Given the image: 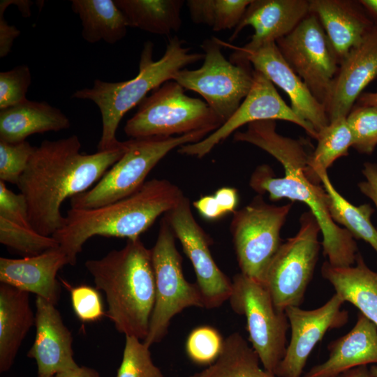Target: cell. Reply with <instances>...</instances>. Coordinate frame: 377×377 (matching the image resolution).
<instances>
[{"instance_id": "cb8c5ba5", "label": "cell", "mask_w": 377, "mask_h": 377, "mask_svg": "<svg viewBox=\"0 0 377 377\" xmlns=\"http://www.w3.org/2000/svg\"><path fill=\"white\" fill-rule=\"evenodd\" d=\"M35 316L29 304V293L0 284V372L13 366L22 342Z\"/></svg>"}, {"instance_id": "e575fe53", "label": "cell", "mask_w": 377, "mask_h": 377, "mask_svg": "<svg viewBox=\"0 0 377 377\" xmlns=\"http://www.w3.org/2000/svg\"><path fill=\"white\" fill-rule=\"evenodd\" d=\"M346 121L352 134V147L361 154H371L377 146V108L353 106Z\"/></svg>"}, {"instance_id": "5b68a950", "label": "cell", "mask_w": 377, "mask_h": 377, "mask_svg": "<svg viewBox=\"0 0 377 377\" xmlns=\"http://www.w3.org/2000/svg\"><path fill=\"white\" fill-rule=\"evenodd\" d=\"M154 44L145 43L139 62V71L133 78L121 82L94 81L93 87L75 91L72 98L89 100L99 108L102 118V133L98 151L119 147L116 133L124 114L139 105L150 91L173 80L186 66L204 59V54L192 52L185 42L177 36L170 38L163 55L153 59Z\"/></svg>"}, {"instance_id": "2e32d148", "label": "cell", "mask_w": 377, "mask_h": 377, "mask_svg": "<svg viewBox=\"0 0 377 377\" xmlns=\"http://www.w3.org/2000/svg\"><path fill=\"white\" fill-rule=\"evenodd\" d=\"M344 302L335 293L323 305L314 309L305 310L300 306L286 309L291 336L276 376H302L309 355L326 332L347 323L348 313L341 309Z\"/></svg>"}, {"instance_id": "ab89813d", "label": "cell", "mask_w": 377, "mask_h": 377, "mask_svg": "<svg viewBox=\"0 0 377 377\" xmlns=\"http://www.w3.org/2000/svg\"><path fill=\"white\" fill-rule=\"evenodd\" d=\"M0 217L18 225L31 228L24 196L21 193H13L2 181H0Z\"/></svg>"}, {"instance_id": "1f68e13d", "label": "cell", "mask_w": 377, "mask_h": 377, "mask_svg": "<svg viewBox=\"0 0 377 377\" xmlns=\"http://www.w3.org/2000/svg\"><path fill=\"white\" fill-rule=\"evenodd\" d=\"M252 0H188L193 22L208 26L214 31L237 26Z\"/></svg>"}, {"instance_id": "8d00e7d4", "label": "cell", "mask_w": 377, "mask_h": 377, "mask_svg": "<svg viewBox=\"0 0 377 377\" xmlns=\"http://www.w3.org/2000/svg\"><path fill=\"white\" fill-rule=\"evenodd\" d=\"M35 149L26 140L15 143L0 140V181L17 185Z\"/></svg>"}, {"instance_id": "d6986e66", "label": "cell", "mask_w": 377, "mask_h": 377, "mask_svg": "<svg viewBox=\"0 0 377 377\" xmlns=\"http://www.w3.org/2000/svg\"><path fill=\"white\" fill-rule=\"evenodd\" d=\"M377 77V22L341 62L325 109L331 121L346 117L364 89Z\"/></svg>"}, {"instance_id": "f546056e", "label": "cell", "mask_w": 377, "mask_h": 377, "mask_svg": "<svg viewBox=\"0 0 377 377\" xmlns=\"http://www.w3.org/2000/svg\"><path fill=\"white\" fill-rule=\"evenodd\" d=\"M318 178L328 197V209L333 221L342 225L354 239H362L377 253V229L371 222L374 209L369 204L355 206L348 201L333 186L327 172Z\"/></svg>"}, {"instance_id": "484cf974", "label": "cell", "mask_w": 377, "mask_h": 377, "mask_svg": "<svg viewBox=\"0 0 377 377\" xmlns=\"http://www.w3.org/2000/svg\"><path fill=\"white\" fill-rule=\"evenodd\" d=\"M321 274L344 302L352 304L377 326V272L367 265L360 253L350 267H334L325 261Z\"/></svg>"}, {"instance_id": "7dc6e473", "label": "cell", "mask_w": 377, "mask_h": 377, "mask_svg": "<svg viewBox=\"0 0 377 377\" xmlns=\"http://www.w3.org/2000/svg\"><path fill=\"white\" fill-rule=\"evenodd\" d=\"M358 105L374 106L377 108V91L362 93L357 99Z\"/></svg>"}, {"instance_id": "681fc988", "label": "cell", "mask_w": 377, "mask_h": 377, "mask_svg": "<svg viewBox=\"0 0 377 377\" xmlns=\"http://www.w3.org/2000/svg\"><path fill=\"white\" fill-rule=\"evenodd\" d=\"M10 4H15L19 8L24 17H29L31 15V6L33 2L27 0L10 1Z\"/></svg>"}, {"instance_id": "f35d334b", "label": "cell", "mask_w": 377, "mask_h": 377, "mask_svg": "<svg viewBox=\"0 0 377 377\" xmlns=\"http://www.w3.org/2000/svg\"><path fill=\"white\" fill-rule=\"evenodd\" d=\"M71 300L76 316L82 322H94L105 315L102 300L96 288L81 285L70 288Z\"/></svg>"}, {"instance_id": "7a4b0ae2", "label": "cell", "mask_w": 377, "mask_h": 377, "mask_svg": "<svg viewBox=\"0 0 377 377\" xmlns=\"http://www.w3.org/2000/svg\"><path fill=\"white\" fill-rule=\"evenodd\" d=\"M80 149L76 135L43 140L17 184L27 200L31 228L43 235L52 237L63 226V202L97 183L123 156L126 145L124 141L117 148L94 154L81 153Z\"/></svg>"}, {"instance_id": "d4e9b609", "label": "cell", "mask_w": 377, "mask_h": 377, "mask_svg": "<svg viewBox=\"0 0 377 377\" xmlns=\"http://www.w3.org/2000/svg\"><path fill=\"white\" fill-rule=\"evenodd\" d=\"M71 127V121L48 103L27 99L0 110V140L20 142L31 135L57 132Z\"/></svg>"}, {"instance_id": "836d02e7", "label": "cell", "mask_w": 377, "mask_h": 377, "mask_svg": "<svg viewBox=\"0 0 377 377\" xmlns=\"http://www.w3.org/2000/svg\"><path fill=\"white\" fill-rule=\"evenodd\" d=\"M117 377H163L152 361L149 346L134 336H125V346Z\"/></svg>"}, {"instance_id": "30bf717a", "label": "cell", "mask_w": 377, "mask_h": 377, "mask_svg": "<svg viewBox=\"0 0 377 377\" xmlns=\"http://www.w3.org/2000/svg\"><path fill=\"white\" fill-rule=\"evenodd\" d=\"M223 43L216 38L205 40L202 65L181 70L174 81L184 89L199 94L225 123L237 110L253 84L254 69L249 62L232 63L222 52Z\"/></svg>"}, {"instance_id": "7c38bea8", "label": "cell", "mask_w": 377, "mask_h": 377, "mask_svg": "<svg viewBox=\"0 0 377 377\" xmlns=\"http://www.w3.org/2000/svg\"><path fill=\"white\" fill-rule=\"evenodd\" d=\"M292 205L267 204L258 195L233 212L230 229L242 274L263 283L266 269L282 244L280 232Z\"/></svg>"}, {"instance_id": "4fadbf2b", "label": "cell", "mask_w": 377, "mask_h": 377, "mask_svg": "<svg viewBox=\"0 0 377 377\" xmlns=\"http://www.w3.org/2000/svg\"><path fill=\"white\" fill-rule=\"evenodd\" d=\"M276 44L288 66L325 108L339 63L317 17L309 13Z\"/></svg>"}, {"instance_id": "8fae6325", "label": "cell", "mask_w": 377, "mask_h": 377, "mask_svg": "<svg viewBox=\"0 0 377 377\" xmlns=\"http://www.w3.org/2000/svg\"><path fill=\"white\" fill-rule=\"evenodd\" d=\"M232 283L230 306L246 318L251 347L263 367L275 375L288 345L290 325L286 313L276 308L263 283L240 272L234 276Z\"/></svg>"}, {"instance_id": "f1b7e54d", "label": "cell", "mask_w": 377, "mask_h": 377, "mask_svg": "<svg viewBox=\"0 0 377 377\" xmlns=\"http://www.w3.org/2000/svg\"><path fill=\"white\" fill-rule=\"evenodd\" d=\"M260 359L239 332L224 339L218 358L206 369L189 377H276L260 365Z\"/></svg>"}, {"instance_id": "83f0119b", "label": "cell", "mask_w": 377, "mask_h": 377, "mask_svg": "<svg viewBox=\"0 0 377 377\" xmlns=\"http://www.w3.org/2000/svg\"><path fill=\"white\" fill-rule=\"evenodd\" d=\"M128 27L168 36L182 26L183 0H114Z\"/></svg>"}, {"instance_id": "9c48e42d", "label": "cell", "mask_w": 377, "mask_h": 377, "mask_svg": "<svg viewBox=\"0 0 377 377\" xmlns=\"http://www.w3.org/2000/svg\"><path fill=\"white\" fill-rule=\"evenodd\" d=\"M320 232L313 214L309 210L304 212L297 233L281 244L268 265L263 283L278 310L302 304L318 259Z\"/></svg>"}, {"instance_id": "5bb4252c", "label": "cell", "mask_w": 377, "mask_h": 377, "mask_svg": "<svg viewBox=\"0 0 377 377\" xmlns=\"http://www.w3.org/2000/svg\"><path fill=\"white\" fill-rule=\"evenodd\" d=\"M253 84L234 114L218 129L204 139L179 147L180 154L202 158L239 128L260 120H283L302 127L312 138H317L314 128L300 118L277 92L274 84L260 72L254 70Z\"/></svg>"}, {"instance_id": "4316f807", "label": "cell", "mask_w": 377, "mask_h": 377, "mask_svg": "<svg viewBox=\"0 0 377 377\" xmlns=\"http://www.w3.org/2000/svg\"><path fill=\"white\" fill-rule=\"evenodd\" d=\"M71 8L82 23V38L89 43L114 44L124 38L126 19L112 0H72Z\"/></svg>"}, {"instance_id": "60d3db41", "label": "cell", "mask_w": 377, "mask_h": 377, "mask_svg": "<svg viewBox=\"0 0 377 377\" xmlns=\"http://www.w3.org/2000/svg\"><path fill=\"white\" fill-rule=\"evenodd\" d=\"M8 6L4 0L0 1L1 58L5 57L10 53L15 39L20 35V31L15 25H10L4 18V12Z\"/></svg>"}, {"instance_id": "f6af8a7d", "label": "cell", "mask_w": 377, "mask_h": 377, "mask_svg": "<svg viewBox=\"0 0 377 377\" xmlns=\"http://www.w3.org/2000/svg\"><path fill=\"white\" fill-rule=\"evenodd\" d=\"M54 377H100L97 371L87 367L77 368L58 373Z\"/></svg>"}, {"instance_id": "277c9868", "label": "cell", "mask_w": 377, "mask_h": 377, "mask_svg": "<svg viewBox=\"0 0 377 377\" xmlns=\"http://www.w3.org/2000/svg\"><path fill=\"white\" fill-rule=\"evenodd\" d=\"M85 267L97 290L106 298V316L116 330L144 341L155 302L151 251L139 239H127L100 259L88 260Z\"/></svg>"}, {"instance_id": "ee69618b", "label": "cell", "mask_w": 377, "mask_h": 377, "mask_svg": "<svg viewBox=\"0 0 377 377\" xmlns=\"http://www.w3.org/2000/svg\"><path fill=\"white\" fill-rule=\"evenodd\" d=\"M214 196L225 214L235 211L239 200L237 189L221 187L214 193Z\"/></svg>"}, {"instance_id": "d6a6232c", "label": "cell", "mask_w": 377, "mask_h": 377, "mask_svg": "<svg viewBox=\"0 0 377 377\" xmlns=\"http://www.w3.org/2000/svg\"><path fill=\"white\" fill-rule=\"evenodd\" d=\"M0 242L27 256H34L57 248L53 237L45 236L32 228L24 227L0 217Z\"/></svg>"}, {"instance_id": "7bdbcfd3", "label": "cell", "mask_w": 377, "mask_h": 377, "mask_svg": "<svg viewBox=\"0 0 377 377\" xmlns=\"http://www.w3.org/2000/svg\"><path fill=\"white\" fill-rule=\"evenodd\" d=\"M193 206L204 218L209 220H215L225 215L214 195L200 198L193 202Z\"/></svg>"}, {"instance_id": "b9f144b4", "label": "cell", "mask_w": 377, "mask_h": 377, "mask_svg": "<svg viewBox=\"0 0 377 377\" xmlns=\"http://www.w3.org/2000/svg\"><path fill=\"white\" fill-rule=\"evenodd\" d=\"M362 174L365 180L359 183V188L362 194L374 202L377 209V164L370 162L365 163Z\"/></svg>"}, {"instance_id": "bcb514c9", "label": "cell", "mask_w": 377, "mask_h": 377, "mask_svg": "<svg viewBox=\"0 0 377 377\" xmlns=\"http://www.w3.org/2000/svg\"><path fill=\"white\" fill-rule=\"evenodd\" d=\"M336 377H373V376L367 365H362L343 371Z\"/></svg>"}, {"instance_id": "f907efd6", "label": "cell", "mask_w": 377, "mask_h": 377, "mask_svg": "<svg viewBox=\"0 0 377 377\" xmlns=\"http://www.w3.org/2000/svg\"><path fill=\"white\" fill-rule=\"evenodd\" d=\"M373 377H377V365H372L370 368Z\"/></svg>"}, {"instance_id": "8992f818", "label": "cell", "mask_w": 377, "mask_h": 377, "mask_svg": "<svg viewBox=\"0 0 377 377\" xmlns=\"http://www.w3.org/2000/svg\"><path fill=\"white\" fill-rule=\"evenodd\" d=\"M212 132L200 130L172 137L131 138L123 156L89 190L71 198V208H97L125 198L138 191L151 170L170 151L195 143Z\"/></svg>"}, {"instance_id": "6da1fadb", "label": "cell", "mask_w": 377, "mask_h": 377, "mask_svg": "<svg viewBox=\"0 0 377 377\" xmlns=\"http://www.w3.org/2000/svg\"><path fill=\"white\" fill-rule=\"evenodd\" d=\"M276 126L274 120L256 121L247 124L244 131L234 133L235 141L247 142L265 151L284 170V176L277 177L269 165H258L251 176V188L258 195L267 193L273 201L286 198L304 203L320 226L321 245L327 261L337 267L354 265L358 253L354 237L333 221L325 188L311 182L306 175L311 153L310 141L283 136L276 132Z\"/></svg>"}, {"instance_id": "603a6c76", "label": "cell", "mask_w": 377, "mask_h": 377, "mask_svg": "<svg viewBox=\"0 0 377 377\" xmlns=\"http://www.w3.org/2000/svg\"><path fill=\"white\" fill-rule=\"evenodd\" d=\"M328 358L303 377H336L352 368L377 364V326L361 313L353 327L327 346Z\"/></svg>"}, {"instance_id": "d590c367", "label": "cell", "mask_w": 377, "mask_h": 377, "mask_svg": "<svg viewBox=\"0 0 377 377\" xmlns=\"http://www.w3.org/2000/svg\"><path fill=\"white\" fill-rule=\"evenodd\" d=\"M224 339L219 331L211 326L193 329L186 341L188 357L199 364H211L221 354Z\"/></svg>"}, {"instance_id": "ba28073f", "label": "cell", "mask_w": 377, "mask_h": 377, "mask_svg": "<svg viewBox=\"0 0 377 377\" xmlns=\"http://www.w3.org/2000/svg\"><path fill=\"white\" fill-rule=\"evenodd\" d=\"M155 277V302L147 337L149 347L168 334L172 319L186 308H205L196 283L184 277L182 257L175 246V235L167 220L161 219L154 246L151 249Z\"/></svg>"}, {"instance_id": "7402d4cb", "label": "cell", "mask_w": 377, "mask_h": 377, "mask_svg": "<svg viewBox=\"0 0 377 377\" xmlns=\"http://www.w3.org/2000/svg\"><path fill=\"white\" fill-rule=\"evenodd\" d=\"M66 265L68 257L59 246L19 259L1 257L0 281L56 305L61 293L57 274Z\"/></svg>"}, {"instance_id": "44dd1931", "label": "cell", "mask_w": 377, "mask_h": 377, "mask_svg": "<svg viewBox=\"0 0 377 377\" xmlns=\"http://www.w3.org/2000/svg\"><path fill=\"white\" fill-rule=\"evenodd\" d=\"M309 13L318 19L339 65L375 24L359 1L309 0Z\"/></svg>"}, {"instance_id": "52a82bcc", "label": "cell", "mask_w": 377, "mask_h": 377, "mask_svg": "<svg viewBox=\"0 0 377 377\" xmlns=\"http://www.w3.org/2000/svg\"><path fill=\"white\" fill-rule=\"evenodd\" d=\"M223 124L205 101L187 96L179 83L170 80L142 101L124 130L132 138L172 137L214 132Z\"/></svg>"}, {"instance_id": "e0dca14e", "label": "cell", "mask_w": 377, "mask_h": 377, "mask_svg": "<svg viewBox=\"0 0 377 377\" xmlns=\"http://www.w3.org/2000/svg\"><path fill=\"white\" fill-rule=\"evenodd\" d=\"M309 14V0H252L230 40L251 27L254 33L243 47H237L229 60L238 59L263 45L276 42L292 32Z\"/></svg>"}, {"instance_id": "4dcf8cb0", "label": "cell", "mask_w": 377, "mask_h": 377, "mask_svg": "<svg viewBox=\"0 0 377 377\" xmlns=\"http://www.w3.org/2000/svg\"><path fill=\"white\" fill-rule=\"evenodd\" d=\"M316 140L317 146L308 159L306 175L311 182L320 184L319 174L327 172L337 159L347 156L352 147L353 138L346 117L330 121L328 125L318 132Z\"/></svg>"}, {"instance_id": "c3c4849f", "label": "cell", "mask_w": 377, "mask_h": 377, "mask_svg": "<svg viewBox=\"0 0 377 377\" xmlns=\"http://www.w3.org/2000/svg\"><path fill=\"white\" fill-rule=\"evenodd\" d=\"M359 2L374 21L377 22V0H360Z\"/></svg>"}, {"instance_id": "ac0fdd59", "label": "cell", "mask_w": 377, "mask_h": 377, "mask_svg": "<svg viewBox=\"0 0 377 377\" xmlns=\"http://www.w3.org/2000/svg\"><path fill=\"white\" fill-rule=\"evenodd\" d=\"M230 61L232 63L249 62L254 70L263 73L283 89L290 98L292 110L309 123L317 134L330 123L325 106L316 99L302 79L288 66L276 42L265 44L253 52Z\"/></svg>"}, {"instance_id": "9a60e30c", "label": "cell", "mask_w": 377, "mask_h": 377, "mask_svg": "<svg viewBox=\"0 0 377 377\" xmlns=\"http://www.w3.org/2000/svg\"><path fill=\"white\" fill-rule=\"evenodd\" d=\"M163 217L193 265L195 283L202 295L205 308L212 309L221 306L229 300L232 280L214 261L209 249V237L195 221L188 198L184 196Z\"/></svg>"}, {"instance_id": "ffe728a7", "label": "cell", "mask_w": 377, "mask_h": 377, "mask_svg": "<svg viewBox=\"0 0 377 377\" xmlns=\"http://www.w3.org/2000/svg\"><path fill=\"white\" fill-rule=\"evenodd\" d=\"M34 342L27 357L35 360L37 377H54L79 367L73 359V338L55 305L36 299Z\"/></svg>"}, {"instance_id": "3957f363", "label": "cell", "mask_w": 377, "mask_h": 377, "mask_svg": "<svg viewBox=\"0 0 377 377\" xmlns=\"http://www.w3.org/2000/svg\"><path fill=\"white\" fill-rule=\"evenodd\" d=\"M184 197L182 190L165 179L146 181L133 194L94 209L71 208L63 226L53 234L59 247L75 265L77 254L91 237L99 235L135 240L161 214Z\"/></svg>"}, {"instance_id": "74e56055", "label": "cell", "mask_w": 377, "mask_h": 377, "mask_svg": "<svg viewBox=\"0 0 377 377\" xmlns=\"http://www.w3.org/2000/svg\"><path fill=\"white\" fill-rule=\"evenodd\" d=\"M31 83V74L27 64L0 73V110L26 101Z\"/></svg>"}]
</instances>
